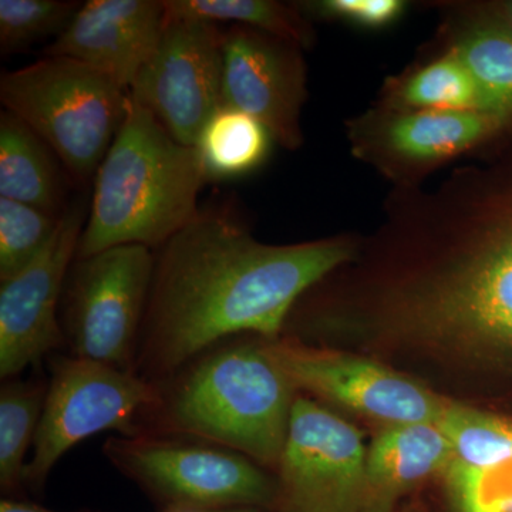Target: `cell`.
<instances>
[{
	"label": "cell",
	"instance_id": "obj_20",
	"mask_svg": "<svg viewBox=\"0 0 512 512\" xmlns=\"http://www.w3.org/2000/svg\"><path fill=\"white\" fill-rule=\"evenodd\" d=\"M164 23L177 20H202V22H234L286 42L311 49L316 33L311 19L296 3L274 0H165Z\"/></svg>",
	"mask_w": 512,
	"mask_h": 512
},
{
	"label": "cell",
	"instance_id": "obj_9",
	"mask_svg": "<svg viewBox=\"0 0 512 512\" xmlns=\"http://www.w3.org/2000/svg\"><path fill=\"white\" fill-rule=\"evenodd\" d=\"M512 126L495 111H394L375 107L346 121L350 151L393 187L429 180L443 165L490 143Z\"/></svg>",
	"mask_w": 512,
	"mask_h": 512
},
{
	"label": "cell",
	"instance_id": "obj_19",
	"mask_svg": "<svg viewBox=\"0 0 512 512\" xmlns=\"http://www.w3.org/2000/svg\"><path fill=\"white\" fill-rule=\"evenodd\" d=\"M437 426L450 443L453 458L447 481L477 476L512 461V421L448 402Z\"/></svg>",
	"mask_w": 512,
	"mask_h": 512
},
{
	"label": "cell",
	"instance_id": "obj_7",
	"mask_svg": "<svg viewBox=\"0 0 512 512\" xmlns=\"http://www.w3.org/2000/svg\"><path fill=\"white\" fill-rule=\"evenodd\" d=\"M158 397V384L137 373L73 355L53 357L25 485L40 493L60 458L93 434L141 436Z\"/></svg>",
	"mask_w": 512,
	"mask_h": 512
},
{
	"label": "cell",
	"instance_id": "obj_10",
	"mask_svg": "<svg viewBox=\"0 0 512 512\" xmlns=\"http://www.w3.org/2000/svg\"><path fill=\"white\" fill-rule=\"evenodd\" d=\"M362 434L298 393L278 471L276 512H369Z\"/></svg>",
	"mask_w": 512,
	"mask_h": 512
},
{
	"label": "cell",
	"instance_id": "obj_24",
	"mask_svg": "<svg viewBox=\"0 0 512 512\" xmlns=\"http://www.w3.org/2000/svg\"><path fill=\"white\" fill-rule=\"evenodd\" d=\"M60 217L0 198V282L22 271L45 248Z\"/></svg>",
	"mask_w": 512,
	"mask_h": 512
},
{
	"label": "cell",
	"instance_id": "obj_29",
	"mask_svg": "<svg viewBox=\"0 0 512 512\" xmlns=\"http://www.w3.org/2000/svg\"><path fill=\"white\" fill-rule=\"evenodd\" d=\"M505 22L510 23L512 26V2L507 3V5L503 6V18Z\"/></svg>",
	"mask_w": 512,
	"mask_h": 512
},
{
	"label": "cell",
	"instance_id": "obj_16",
	"mask_svg": "<svg viewBox=\"0 0 512 512\" xmlns=\"http://www.w3.org/2000/svg\"><path fill=\"white\" fill-rule=\"evenodd\" d=\"M453 451L436 423L403 424L383 430L367 448L369 512H392L397 498L450 466Z\"/></svg>",
	"mask_w": 512,
	"mask_h": 512
},
{
	"label": "cell",
	"instance_id": "obj_12",
	"mask_svg": "<svg viewBox=\"0 0 512 512\" xmlns=\"http://www.w3.org/2000/svg\"><path fill=\"white\" fill-rule=\"evenodd\" d=\"M89 205L74 201L45 248L22 271L0 282V377L15 379L64 343L60 305L76 259Z\"/></svg>",
	"mask_w": 512,
	"mask_h": 512
},
{
	"label": "cell",
	"instance_id": "obj_22",
	"mask_svg": "<svg viewBox=\"0 0 512 512\" xmlns=\"http://www.w3.org/2000/svg\"><path fill=\"white\" fill-rule=\"evenodd\" d=\"M451 49L495 113L512 116V26L501 18L470 23L451 40Z\"/></svg>",
	"mask_w": 512,
	"mask_h": 512
},
{
	"label": "cell",
	"instance_id": "obj_5",
	"mask_svg": "<svg viewBox=\"0 0 512 512\" xmlns=\"http://www.w3.org/2000/svg\"><path fill=\"white\" fill-rule=\"evenodd\" d=\"M0 101L80 184L94 180L119 133L128 92L92 67L45 56L0 77Z\"/></svg>",
	"mask_w": 512,
	"mask_h": 512
},
{
	"label": "cell",
	"instance_id": "obj_26",
	"mask_svg": "<svg viewBox=\"0 0 512 512\" xmlns=\"http://www.w3.org/2000/svg\"><path fill=\"white\" fill-rule=\"evenodd\" d=\"M309 19H328L362 29H383L402 18V0H318L296 3Z\"/></svg>",
	"mask_w": 512,
	"mask_h": 512
},
{
	"label": "cell",
	"instance_id": "obj_15",
	"mask_svg": "<svg viewBox=\"0 0 512 512\" xmlns=\"http://www.w3.org/2000/svg\"><path fill=\"white\" fill-rule=\"evenodd\" d=\"M163 30V2L89 0L43 53L86 64L128 92Z\"/></svg>",
	"mask_w": 512,
	"mask_h": 512
},
{
	"label": "cell",
	"instance_id": "obj_6",
	"mask_svg": "<svg viewBox=\"0 0 512 512\" xmlns=\"http://www.w3.org/2000/svg\"><path fill=\"white\" fill-rule=\"evenodd\" d=\"M104 456L163 512L271 508L278 480L251 458L184 436H114Z\"/></svg>",
	"mask_w": 512,
	"mask_h": 512
},
{
	"label": "cell",
	"instance_id": "obj_28",
	"mask_svg": "<svg viewBox=\"0 0 512 512\" xmlns=\"http://www.w3.org/2000/svg\"><path fill=\"white\" fill-rule=\"evenodd\" d=\"M174 512H259L255 508H225V510L174 511Z\"/></svg>",
	"mask_w": 512,
	"mask_h": 512
},
{
	"label": "cell",
	"instance_id": "obj_18",
	"mask_svg": "<svg viewBox=\"0 0 512 512\" xmlns=\"http://www.w3.org/2000/svg\"><path fill=\"white\" fill-rule=\"evenodd\" d=\"M379 107L394 111H491L466 66L448 46L437 59L387 80Z\"/></svg>",
	"mask_w": 512,
	"mask_h": 512
},
{
	"label": "cell",
	"instance_id": "obj_11",
	"mask_svg": "<svg viewBox=\"0 0 512 512\" xmlns=\"http://www.w3.org/2000/svg\"><path fill=\"white\" fill-rule=\"evenodd\" d=\"M225 30L217 23H164L160 42L128 90L184 146L222 107Z\"/></svg>",
	"mask_w": 512,
	"mask_h": 512
},
{
	"label": "cell",
	"instance_id": "obj_17",
	"mask_svg": "<svg viewBox=\"0 0 512 512\" xmlns=\"http://www.w3.org/2000/svg\"><path fill=\"white\" fill-rule=\"evenodd\" d=\"M53 151L18 117L0 113V198L62 217L64 178ZM60 163V161H59Z\"/></svg>",
	"mask_w": 512,
	"mask_h": 512
},
{
	"label": "cell",
	"instance_id": "obj_14",
	"mask_svg": "<svg viewBox=\"0 0 512 512\" xmlns=\"http://www.w3.org/2000/svg\"><path fill=\"white\" fill-rule=\"evenodd\" d=\"M301 47L245 26L225 30L222 106L264 124L286 150L303 144L306 66Z\"/></svg>",
	"mask_w": 512,
	"mask_h": 512
},
{
	"label": "cell",
	"instance_id": "obj_2",
	"mask_svg": "<svg viewBox=\"0 0 512 512\" xmlns=\"http://www.w3.org/2000/svg\"><path fill=\"white\" fill-rule=\"evenodd\" d=\"M356 249L352 235L264 244L232 202L201 207L154 251L134 373L161 383L224 340L278 339L303 293Z\"/></svg>",
	"mask_w": 512,
	"mask_h": 512
},
{
	"label": "cell",
	"instance_id": "obj_21",
	"mask_svg": "<svg viewBox=\"0 0 512 512\" xmlns=\"http://www.w3.org/2000/svg\"><path fill=\"white\" fill-rule=\"evenodd\" d=\"M272 143L264 124L222 106L202 128L195 148L208 181H221L254 173L268 160Z\"/></svg>",
	"mask_w": 512,
	"mask_h": 512
},
{
	"label": "cell",
	"instance_id": "obj_3",
	"mask_svg": "<svg viewBox=\"0 0 512 512\" xmlns=\"http://www.w3.org/2000/svg\"><path fill=\"white\" fill-rule=\"evenodd\" d=\"M239 338L157 383L160 397L144 434L210 441L276 470L298 392L272 356V339Z\"/></svg>",
	"mask_w": 512,
	"mask_h": 512
},
{
	"label": "cell",
	"instance_id": "obj_25",
	"mask_svg": "<svg viewBox=\"0 0 512 512\" xmlns=\"http://www.w3.org/2000/svg\"><path fill=\"white\" fill-rule=\"evenodd\" d=\"M79 3L62 0H0V49L16 53L63 32Z\"/></svg>",
	"mask_w": 512,
	"mask_h": 512
},
{
	"label": "cell",
	"instance_id": "obj_27",
	"mask_svg": "<svg viewBox=\"0 0 512 512\" xmlns=\"http://www.w3.org/2000/svg\"><path fill=\"white\" fill-rule=\"evenodd\" d=\"M0 512H55L46 510V508L40 507L28 501L15 500V498H3L0 503Z\"/></svg>",
	"mask_w": 512,
	"mask_h": 512
},
{
	"label": "cell",
	"instance_id": "obj_23",
	"mask_svg": "<svg viewBox=\"0 0 512 512\" xmlns=\"http://www.w3.org/2000/svg\"><path fill=\"white\" fill-rule=\"evenodd\" d=\"M45 380H3L0 389V487L9 497L25 485L26 456L42 419Z\"/></svg>",
	"mask_w": 512,
	"mask_h": 512
},
{
	"label": "cell",
	"instance_id": "obj_1",
	"mask_svg": "<svg viewBox=\"0 0 512 512\" xmlns=\"http://www.w3.org/2000/svg\"><path fill=\"white\" fill-rule=\"evenodd\" d=\"M370 242L403 258L352 318L437 348L512 356V151L393 187Z\"/></svg>",
	"mask_w": 512,
	"mask_h": 512
},
{
	"label": "cell",
	"instance_id": "obj_30",
	"mask_svg": "<svg viewBox=\"0 0 512 512\" xmlns=\"http://www.w3.org/2000/svg\"><path fill=\"white\" fill-rule=\"evenodd\" d=\"M505 512H512V491L510 497H508L507 505H505Z\"/></svg>",
	"mask_w": 512,
	"mask_h": 512
},
{
	"label": "cell",
	"instance_id": "obj_13",
	"mask_svg": "<svg viewBox=\"0 0 512 512\" xmlns=\"http://www.w3.org/2000/svg\"><path fill=\"white\" fill-rule=\"evenodd\" d=\"M269 349L296 392L315 394L390 426L437 423L447 400L389 367L292 339Z\"/></svg>",
	"mask_w": 512,
	"mask_h": 512
},
{
	"label": "cell",
	"instance_id": "obj_8",
	"mask_svg": "<svg viewBox=\"0 0 512 512\" xmlns=\"http://www.w3.org/2000/svg\"><path fill=\"white\" fill-rule=\"evenodd\" d=\"M153 271L154 251L143 245L74 259L60 305L70 355L134 372Z\"/></svg>",
	"mask_w": 512,
	"mask_h": 512
},
{
	"label": "cell",
	"instance_id": "obj_4",
	"mask_svg": "<svg viewBox=\"0 0 512 512\" xmlns=\"http://www.w3.org/2000/svg\"><path fill=\"white\" fill-rule=\"evenodd\" d=\"M207 183L197 148L178 143L128 94L126 117L94 177L76 259L120 245L157 251L200 211Z\"/></svg>",
	"mask_w": 512,
	"mask_h": 512
}]
</instances>
